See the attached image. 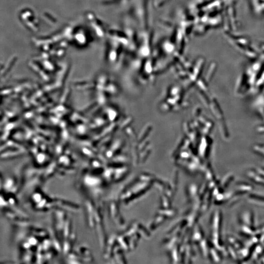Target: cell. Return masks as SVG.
Instances as JSON below:
<instances>
[{
	"instance_id": "5",
	"label": "cell",
	"mask_w": 264,
	"mask_h": 264,
	"mask_svg": "<svg viewBox=\"0 0 264 264\" xmlns=\"http://www.w3.org/2000/svg\"><path fill=\"white\" fill-rule=\"evenodd\" d=\"M228 240V242L230 244V245H231V246L237 251L244 246L243 243L240 242L239 240L236 239L234 236H230Z\"/></svg>"
},
{
	"instance_id": "6",
	"label": "cell",
	"mask_w": 264,
	"mask_h": 264,
	"mask_svg": "<svg viewBox=\"0 0 264 264\" xmlns=\"http://www.w3.org/2000/svg\"><path fill=\"white\" fill-rule=\"evenodd\" d=\"M234 178V175L233 174H229L226 175L223 183V185L224 188H226L230 184L231 182L233 181Z\"/></svg>"
},
{
	"instance_id": "4",
	"label": "cell",
	"mask_w": 264,
	"mask_h": 264,
	"mask_svg": "<svg viewBox=\"0 0 264 264\" xmlns=\"http://www.w3.org/2000/svg\"><path fill=\"white\" fill-rule=\"evenodd\" d=\"M246 176L250 180L257 185H264V179L256 172L255 170H249L247 172Z\"/></svg>"
},
{
	"instance_id": "7",
	"label": "cell",
	"mask_w": 264,
	"mask_h": 264,
	"mask_svg": "<svg viewBox=\"0 0 264 264\" xmlns=\"http://www.w3.org/2000/svg\"><path fill=\"white\" fill-rule=\"evenodd\" d=\"M255 171L261 177H262L264 179V168H258L257 169H256Z\"/></svg>"
},
{
	"instance_id": "2",
	"label": "cell",
	"mask_w": 264,
	"mask_h": 264,
	"mask_svg": "<svg viewBox=\"0 0 264 264\" xmlns=\"http://www.w3.org/2000/svg\"><path fill=\"white\" fill-rule=\"evenodd\" d=\"M253 189V187L252 185L245 183H237L235 186L234 194L241 196L246 194H249Z\"/></svg>"
},
{
	"instance_id": "3",
	"label": "cell",
	"mask_w": 264,
	"mask_h": 264,
	"mask_svg": "<svg viewBox=\"0 0 264 264\" xmlns=\"http://www.w3.org/2000/svg\"><path fill=\"white\" fill-rule=\"evenodd\" d=\"M247 197L248 201L250 203L264 207V195L255 193H251L248 195Z\"/></svg>"
},
{
	"instance_id": "1",
	"label": "cell",
	"mask_w": 264,
	"mask_h": 264,
	"mask_svg": "<svg viewBox=\"0 0 264 264\" xmlns=\"http://www.w3.org/2000/svg\"><path fill=\"white\" fill-rule=\"evenodd\" d=\"M241 221L243 224L256 230L255 228L254 214L251 210H246L241 215Z\"/></svg>"
},
{
	"instance_id": "8",
	"label": "cell",
	"mask_w": 264,
	"mask_h": 264,
	"mask_svg": "<svg viewBox=\"0 0 264 264\" xmlns=\"http://www.w3.org/2000/svg\"><path fill=\"white\" fill-rule=\"evenodd\" d=\"M260 230H261L262 233V234H264V226L260 228Z\"/></svg>"
}]
</instances>
